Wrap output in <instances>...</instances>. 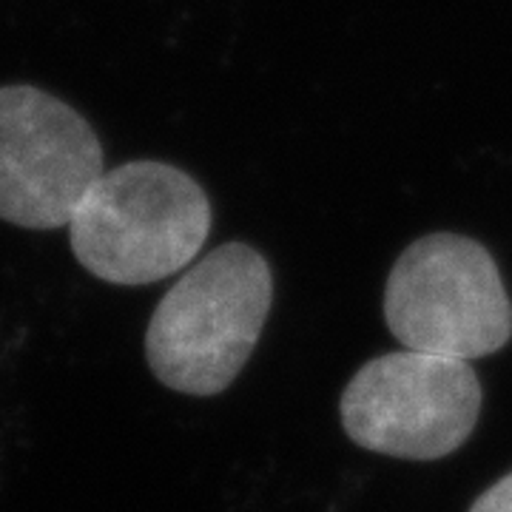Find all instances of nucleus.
<instances>
[{"label": "nucleus", "instance_id": "1", "mask_svg": "<svg viewBox=\"0 0 512 512\" xmlns=\"http://www.w3.org/2000/svg\"><path fill=\"white\" fill-rule=\"evenodd\" d=\"M274 302L265 256L231 242L194 262L148 322L151 373L185 396H217L251 359Z\"/></svg>", "mask_w": 512, "mask_h": 512}, {"label": "nucleus", "instance_id": "2", "mask_svg": "<svg viewBox=\"0 0 512 512\" xmlns=\"http://www.w3.org/2000/svg\"><path fill=\"white\" fill-rule=\"evenodd\" d=\"M211 205L177 165L134 160L106 171L77 205L69 242L77 262L111 285H151L202 251Z\"/></svg>", "mask_w": 512, "mask_h": 512}, {"label": "nucleus", "instance_id": "3", "mask_svg": "<svg viewBox=\"0 0 512 512\" xmlns=\"http://www.w3.org/2000/svg\"><path fill=\"white\" fill-rule=\"evenodd\" d=\"M384 319L407 350L473 362L512 336V302L476 239L439 231L416 239L384 285Z\"/></svg>", "mask_w": 512, "mask_h": 512}, {"label": "nucleus", "instance_id": "4", "mask_svg": "<svg viewBox=\"0 0 512 512\" xmlns=\"http://www.w3.org/2000/svg\"><path fill=\"white\" fill-rule=\"evenodd\" d=\"M481 384L464 359L399 350L359 367L342 393L339 416L370 453L436 461L476 430Z\"/></svg>", "mask_w": 512, "mask_h": 512}, {"label": "nucleus", "instance_id": "5", "mask_svg": "<svg viewBox=\"0 0 512 512\" xmlns=\"http://www.w3.org/2000/svg\"><path fill=\"white\" fill-rule=\"evenodd\" d=\"M83 114L35 86H0V220L29 231L69 228L106 174Z\"/></svg>", "mask_w": 512, "mask_h": 512}, {"label": "nucleus", "instance_id": "6", "mask_svg": "<svg viewBox=\"0 0 512 512\" xmlns=\"http://www.w3.org/2000/svg\"><path fill=\"white\" fill-rule=\"evenodd\" d=\"M470 512H512V473L498 478L487 493L478 495Z\"/></svg>", "mask_w": 512, "mask_h": 512}]
</instances>
